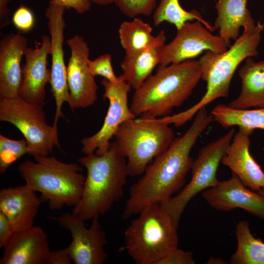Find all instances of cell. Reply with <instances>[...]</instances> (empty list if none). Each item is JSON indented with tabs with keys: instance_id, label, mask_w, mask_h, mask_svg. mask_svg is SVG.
Here are the masks:
<instances>
[{
	"instance_id": "cell-26",
	"label": "cell",
	"mask_w": 264,
	"mask_h": 264,
	"mask_svg": "<svg viewBox=\"0 0 264 264\" xmlns=\"http://www.w3.org/2000/svg\"><path fill=\"white\" fill-rule=\"evenodd\" d=\"M235 236L237 246L230 257V264H264V242L253 235L247 221L237 223Z\"/></svg>"
},
{
	"instance_id": "cell-9",
	"label": "cell",
	"mask_w": 264,
	"mask_h": 264,
	"mask_svg": "<svg viewBox=\"0 0 264 264\" xmlns=\"http://www.w3.org/2000/svg\"><path fill=\"white\" fill-rule=\"evenodd\" d=\"M235 133L231 129L226 133L204 146L191 167L192 177L177 194L160 203L178 227L181 216L189 201L197 194L218 183L216 174L225 151Z\"/></svg>"
},
{
	"instance_id": "cell-1",
	"label": "cell",
	"mask_w": 264,
	"mask_h": 264,
	"mask_svg": "<svg viewBox=\"0 0 264 264\" xmlns=\"http://www.w3.org/2000/svg\"><path fill=\"white\" fill-rule=\"evenodd\" d=\"M212 121L206 107L201 108L185 132L175 138L168 149L152 161L131 187L122 214L124 219L138 215L152 204L168 200L182 189L193 162L191 150Z\"/></svg>"
},
{
	"instance_id": "cell-21",
	"label": "cell",
	"mask_w": 264,
	"mask_h": 264,
	"mask_svg": "<svg viewBox=\"0 0 264 264\" xmlns=\"http://www.w3.org/2000/svg\"><path fill=\"white\" fill-rule=\"evenodd\" d=\"M247 0H217L215 8L217 17L213 27L229 45L239 37L240 30L253 28L256 25L247 6Z\"/></svg>"
},
{
	"instance_id": "cell-16",
	"label": "cell",
	"mask_w": 264,
	"mask_h": 264,
	"mask_svg": "<svg viewBox=\"0 0 264 264\" xmlns=\"http://www.w3.org/2000/svg\"><path fill=\"white\" fill-rule=\"evenodd\" d=\"M202 196L217 210L228 212L241 208L264 220V197L244 186L233 173L229 179L219 181L204 191Z\"/></svg>"
},
{
	"instance_id": "cell-19",
	"label": "cell",
	"mask_w": 264,
	"mask_h": 264,
	"mask_svg": "<svg viewBox=\"0 0 264 264\" xmlns=\"http://www.w3.org/2000/svg\"><path fill=\"white\" fill-rule=\"evenodd\" d=\"M42 199L25 184L0 191V212L9 220L15 232L33 226Z\"/></svg>"
},
{
	"instance_id": "cell-18",
	"label": "cell",
	"mask_w": 264,
	"mask_h": 264,
	"mask_svg": "<svg viewBox=\"0 0 264 264\" xmlns=\"http://www.w3.org/2000/svg\"><path fill=\"white\" fill-rule=\"evenodd\" d=\"M3 248L0 264H46L51 251L46 233L34 225L15 232Z\"/></svg>"
},
{
	"instance_id": "cell-12",
	"label": "cell",
	"mask_w": 264,
	"mask_h": 264,
	"mask_svg": "<svg viewBox=\"0 0 264 264\" xmlns=\"http://www.w3.org/2000/svg\"><path fill=\"white\" fill-rule=\"evenodd\" d=\"M198 21H188L163 47L159 66H167L194 59L204 51H225L229 45L220 35H213Z\"/></svg>"
},
{
	"instance_id": "cell-27",
	"label": "cell",
	"mask_w": 264,
	"mask_h": 264,
	"mask_svg": "<svg viewBox=\"0 0 264 264\" xmlns=\"http://www.w3.org/2000/svg\"><path fill=\"white\" fill-rule=\"evenodd\" d=\"M153 22L158 26L164 22L174 24L178 30L188 21H198L210 31H214L213 25L205 21L195 9L188 11L183 9L179 0H160L153 13Z\"/></svg>"
},
{
	"instance_id": "cell-38",
	"label": "cell",
	"mask_w": 264,
	"mask_h": 264,
	"mask_svg": "<svg viewBox=\"0 0 264 264\" xmlns=\"http://www.w3.org/2000/svg\"><path fill=\"white\" fill-rule=\"evenodd\" d=\"M259 194H260L261 196H263L264 197V188L261 189L259 191L257 192Z\"/></svg>"
},
{
	"instance_id": "cell-25",
	"label": "cell",
	"mask_w": 264,
	"mask_h": 264,
	"mask_svg": "<svg viewBox=\"0 0 264 264\" xmlns=\"http://www.w3.org/2000/svg\"><path fill=\"white\" fill-rule=\"evenodd\" d=\"M210 114L213 121L224 128L238 126L251 133L256 129L264 130V108L236 109L228 105L218 104Z\"/></svg>"
},
{
	"instance_id": "cell-32",
	"label": "cell",
	"mask_w": 264,
	"mask_h": 264,
	"mask_svg": "<svg viewBox=\"0 0 264 264\" xmlns=\"http://www.w3.org/2000/svg\"><path fill=\"white\" fill-rule=\"evenodd\" d=\"M192 252L177 248L159 262V264H194Z\"/></svg>"
},
{
	"instance_id": "cell-13",
	"label": "cell",
	"mask_w": 264,
	"mask_h": 264,
	"mask_svg": "<svg viewBox=\"0 0 264 264\" xmlns=\"http://www.w3.org/2000/svg\"><path fill=\"white\" fill-rule=\"evenodd\" d=\"M71 54L67 64V81L71 109L85 108L97 99L98 86L88 68L90 50L81 36L76 35L66 41Z\"/></svg>"
},
{
	"instance_id": "cell-17",
	"label": "cell",
	"mask_w": 264,
	"mask_h": 264,
	"mask_svg": "<svg viewBox=\"0 0 264 264\" xmlns=\"http://www.w3.org/2000/svg\"><path fill=\"white\" fill-rule=\"evenodd\" d=\"M251 134L239 128L227 148L221 163L228 167L244 186L258 192L264 188V171L250 154Z\"/></svg>"
},
{
	"instance_id": "cell-3",
	"label": "cell",
	"mask_w": 264,
	"mask_h": 264,
	"mask_svg": "<svg viewBox=\"0 0 264 264\" xmlns=\"http://www.w3.org/2000/svg\"><path fill=\"white\" fill-rule=\"evenodd\" d=\"M264 29V24L258 22L253 28L244 30L225 51H206L198 60L201 79L206 83L204 94L191 108L169 116L168 122L176 127L181 126L192 119L201 108L218 98L227 97L232 77L239 65L247 58L258 54L257 49Z\"/></svg>"
},
{
	"instance_id": "cell-8",
	"label": "cell",
	"mask_w": 264,
	"mask_h": 264,
	"mask_svg": "<svg viewBox=\"0 0 264 264\" xmlns=\"http://www.w3.org/2000/svg\"><path fill=\"white\" fill-rule=\"evenodd\" d=\"M0 120L21 132L30 155L48 156L55 147L60 149L57 125L46 123L42 105L29 103L19 96L0 99Z\"/></svg>"
},
{
	"instance_id": "cell-5",
	"label": "cell",
	"mask_w": 264,
	"mask_h": 264,
	"mask_svg": "<svg viewBox=\"0 0 264 264\" xmlns=\"http://www.w3.org/2000/svg\"><path fill=\"white\" fill-rule=\"evenodd\" d=\"M18 167L25 183L41 195L49 209L60 210L74 206L83 195L86 177L82 168L75 163H65L54 156L34 157Z\"/></svg>"
},
{
	"instance_id": "cell-28",
	"label": "cell",
	"mask_w": 264,
	"mask_h": 264,
	"mask_svg": "<svg viewBox=\"0 0 264 264\" xmlns=\"http://www.w3.org/2000/svg\"><path fill=\"white\" fill-rule=\"evenodd\" d=\"M28 145L25 139L19 140L0 134V173H4L9 166L26 154Z\"/></svg>"
},
{
	"instance_id": "cell-6",
	"label": "cell",
	"mask_w": 264,
	"mask_h": 264,
	"mask_svg": "<svg viewBox=\"0 0 264 264\" xmlns=\"http://www.w3.org/2000/svg\"><path fill=\"white\" fill-rule=\"evenodd\" d=\"M138 215L125 231L124 249L137 264H159L178 247V227L159 203Z\"/></svg>"
},
{
	"instance_id": "cell-24",
	"label": "cell",
	"mask_w": 264,
	"mask_h": 264,
	"mask_svg": "<svg viewBox=\"0 0 264 264\" xmlns=\"http://www.w3.org/2000/svg\"><path fill=\"white\" fill-rule=\"evenodd\" d=\"M151 25L138 18L131 21H125L118 29L120 42L125 54H133L143 50L164 44L165 33L161 30L154 36Z\"/></svg>"
},
{
	"instance_id": "cell-11",
	"label": "cell",
	"mask_w": 264,
	"mask_h": 264,
	"mask_svg": "<svg viewBox=\"0 0 264 264\" xmlns=\"http://www.w3.org/2000/svg\"><path fill=\"white\" fill-rule=\"evenodd\" d=\"M92 219L89 228L84 220L70 213L52 218L69 232L72 240L66 247L72 262L75 264H102L108 258L104 247L107 244L106 234L98 220Z\"/></svg>"
},
{
	"instance_id": "cell-10",
	"label": "cell",
	"mask_w": 264,
	"mask_h": 264,
	"mask_svg": "<svg viewBox=\"0 0 264 264\" xmlns=\"http://www.w3.org/2000/svg\"><path fill=\"white\" fill-rule=\"evenodd\" d=\"M104 87V99L109 101V108L103 126L94 135L81 140L82 152L88 155L95 153L101 155L105 154L111 145L120 125L124 122L136 118L128 105V94L132 88L121 74L116 81L110 83L106 79L101 81Z\"/></svg>"
},
{
	"instance_id": "cell-7",
	"label": "cell",
	"mask_w": 264,
	"mask_h": 264,
	"mask_svg": "<svg viewBox=\"0 0 264 264\" xmlns=\"http://www.w3.org/2000/svg\"><path fill=\"white\" fill-rule=\"evenodd\" d=\"M113 142L126 158L129 176L142 175L157 156L168 149L175 138L173 130L157 118L136 117L123 123Z\"/></svg>"
},
{
	"instance_id": "cell-29",
	"label": "cell",
	"mask_w": 264,
	"mask_h": 264,
	"mask_svg": "<svg viewBox=\"0 0 264 264\" xmlns=\"http://www.w3.org/2000/svg\"><path fill=\"white\" fill-rule=\"evenodd\" d=\"M114 3L124 15L134 18L139 15L149 16L153 14L156 0H116Z\"/></svg>"
},
{
	"instance_id": "cell-34",
	"label": "cell",
	"mask_w": 264,
	"mask_h": 264,
	"mask_svg": "<svg viewBox=\"0 0 264 264\" xmlns=\"http://www.w3.org/2000/svg\"><path fill=\"white\" fill-rule=\"evenodd\" d=\"M15 231L7 218L0 212V247L4 248L13 236Z\"/></svg>"
},
{
	"instance_id": "cell-4",
	"label": "cell",
	"mask_w": 264,
	"mask_h": 264,
	"mask_svg": "<svg viewBox=\"0 0 264 264\" xmlns=\"http://www.w3.org/2000/svg\"><path fill=\"white\" fill-rule=\"evenodd\" d=\"M78 161L86 168L87 176L81 198L71 213L84 220H92L108 212L122 197L129 176L127 160L111 142L104 154L93 153Z\"/></svg>"
},
{
	"instance_id": "cell-36",
	"label": "cell",
	"mask_w": 264,
	"mask_h": 264,
	"mask_svg": "<svg viewBox=\"0 0 264 264\" xmlns=\"http://www.w3.org/2000/svg\"><path fill=\"white\" fill-rule=\"evenodd\" d=\"M11 0H0V29L7 26L10 22L11 11L8 3Z\"/></svg>"
},
{
	"instance_id": "cell-35",
	"label": "cell",
	"mask_w": 264,
	"mask_h": 264,
	"mask_svg": "<svg viewBox=\"0 0 264 264\" xmlns=\"http://www.w3.org/2000/svg\"><path fill=\"white\" fill-rule=\"evenodd\" d=\"M71 259L66 248L50 251L46 264H70Z\"/></svg>"
},
{
	"instance_id": "cell-37",
	"label": "cell",
	"mask_w": 264,
	"mask_h": 264,
	"mask_svg": "<svg viewBox=\"0 0 264 264\" xmlns=\"http://www.w3.org/2000/svg\"><path fill=\"white\" fill-rule=\"evenodd\" d=\"M92 3L100 5H106L114 3L116 0H90Z\"/></svg>"
},
{
	"instance_id": "cell-31",
	"label": "cell",
	"mask_w": 264,
	"mask_h": 264,
	"mask_svg": "<svg viewBox=\"0 0 264 264\" xmlns=\"http://www.w3.org/2000/svg\"><path fill=\"white\" fill-rule=\"evenodd\" d=\"M12 21L19 31L26 33L33 28L35 23V17L30 9L21 5L13 14Z\"/></svg>"
},
{
	"instance_id": "cell-33",
	"label": "cell",
	"mask_w": 264,
	"mask_h": 264,
	"mask_svg": "<svg viewBox=\"0 0 264 264\" xmlns=\"http://www.w3.org/2000/svg\"><path fill=\"white\" fill-rule=\"evenodd\" d=\"M49 2L57 4L66 10L72 8L80 14L88 11L92 3L90 0H50Z\"/></svg>"
},
{
	"instance_id": "cell-2",
	"label": "cell",
	"mask_w": 264,
	"mask_h": 264,
	"mask_svg": "<svg viewBox=\"0 0 264 264\" xmlns=\"http://www.w3.org/2000/svg\"><path fill=\"white\" fill-rule=\"evenodd\" d=\"M201 78L198 60L159 66L132 95L130 109L136 117L160 118L187 101Z\"/></svg>"
},
{
	"instance_id": "cell-23",
	"label": "cell",
	"mask_w": 264,
	"mask_h": 264,
	"mask_svg": "<svg viewBox=\"0 0 264 264\" xmlns=\"http://www.w3.org/2000/svg\"><path fill=\"white\" fill-rule=\"evenodd\" d=\"M164 44L126 54L120 63L122 75L132 88H139L159 65Z\"/></svg>"
},
{
	"instance_id": "cell-14",
	"label": "cell",
	"mask_w": 264,
	"mask_h": 264,
	"mask_svg": "<svg viewBox=\"0 0 264 264\" xmlns=\"http://www.w3.org/2000/svg\"><path fill=\"white\" fill-rule=\"evenodd\" d=\"M66 9L57 4L49 2L45 12L47 27L50 35L51 67L50 84L56 102L54 124L57 125L59 117L65 118L62 111L64 102L70 103L67 81V67L64 59L63 44L66 27L64 14Z\"/></svg>"
},
{
	"instance_id": "cell-15",
	"label": "cell",
	"mask_w": 264,
	"mask_h": 264,
	"mask_svg": "<svg viewBox=\"0 0 264 264\" xmlns=\"http://www.w3.org/2000/svg\"><path fill=\"white\" fill-rule=\"evenodd\" d=\"M41 40V43H36L35 48L27 47L25 51L18 96L29 103L43 105L45 87L51 79V69L47 68L51 40L46 35H43Z\"/></svg>"
},
{
	"instance_id": "cell-20",
	"label": "cell",
	"mask_w": 264,
	"mask_h": 264,
	"mask_svg": "<svg viewBox=\"0 0 264 264\" xmlns=\"http://www.w3.org/2000/svg\"><path fill=\"white\" fill-rule=\"evenodd\" d=\"M27 38L11 33L0 41V99L18 96L22 81L21 62L27 47Z\"/></svg>"
},
{
	"instance_id": "cell-30",
	"label": "cell",
	"mask_w": 264,
	"mask_h": 264,
	"mask_svg": "<svg viewBox=\"0 0 264 264\" xmlns=\"http://www.w3.org/2000/svg\"><path fill=\"white\" fill-rule=\"evenodd\" d=\"M88 68L94 77L101 76L110 83L115 82L117 79L113 69L112 57L110 54H102L93 60H89Z\"/></svg>"
},
{
	"instance_id": "cell-22",
	"label": "cell",
	"mask_w": 264,
	"mask_h": 264,
	"mask_svg": "<svg viewBox=\"0 0 264 264\" xmlns=\"http://www.w3.org/2000/svg\"><path fill=\"white\" fill-rule=\"evenodd\" d=\"M241 90L238 96L228 104L236 109L264 108V61L247 58L239 71Z\"/></svg>"
}]
</instances>
